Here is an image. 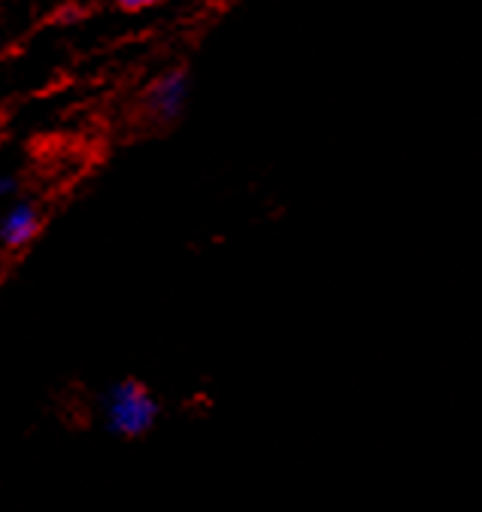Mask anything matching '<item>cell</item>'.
<instances>
[{
    "label": "cell",
    "mask_w": 482,
    "mask_h": 512,
    "mask_svg": "<svg viewBox=\"0 0 482 512\" xmlns=\"http://www.w3.org/2000/svg\"><path fill=\"white\" fill-rule=\"evenodd\" d=\"M13 188V182L10 179H4V176H0V194H4V191H10Z\"/></svg>",
    "instance_id": "5b68a950"
},
{
    "label": "cell",
    "mask_w": 482,
    "mask_h": 512,
    "mask_svg": "<svg viewBox=\"0 0 482 512\" xmlns=\"http://www.w3.org/2000/svg\"><path fill=\"white\" fill-rule=\"evenodd\" d=\"M37 231H40V216H37V210L34 207H16L10 216H7V222H4V243L7 246H13V249H19V246H25V243H31L34 237H37Z\"/></svg>",
    "instance_id": "7a4b0ae2"
},
{
    "label": "cell",
    "mask_w": 482,
    "mask_h": 512,
    "mask_svg": "<svg viewBox=\"0 0 482 512\" xmlns=\"http://www.w3.org/2000/svg\"><path fill=\"white\" fill-rule=\"evenodd\" d=\"M182 100H185V76L182 73H170L152 88V104L161 116H176Z\"/></svg>",
    "instance_id": "3957f363"
},
{
    "label": "cell",
    "mask_w": 482,
    "mask_h": 512,
    "mask_svg": "<svg viewBox=\"0 0 482 512\" xmlns=\"http://www.w3.org/2000/svg\"><path fill=\"white\" fill-rule=\"evenodd\" d=\"M125 7H131V10H143V7H152V4H158V0H122Z\"/></svg>",
    "instance_id": "277c9868"
},
{
    "label": "cell",
    "mask_w": 482,
    "mask_h": 512,
    "mask_svg": "<svg viewBox=\"0 0 482 512\" xmlns=\"http://www.w3.org/2000/svg\"><path fill=\"white\" fill-rule=\"evenodd\" d=\"M158 406L149 397V391L137 382H122L113 388L110 403H107V416L113 431L125 434V437H140L143 431H149V425L155 422Z\"/></svg>",
    "instance_id": "6da1fadb"
}]
</instances>
